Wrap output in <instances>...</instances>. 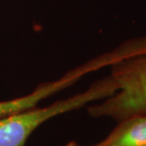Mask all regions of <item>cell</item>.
<instances>
[{
    "label": "cell",
    "mask_w": 146,
    "mask_h": 146,
    "mask_svg": "<svg viewBox=\"0 0 146 146\" xmlns=\"http://www.w3.org/2000/svg\"><path fill=\"white\" fill-rule=\"evenodd\" d=\"M76 81V74L72 71H68L59 79L40 84L30 94L21 98L0 102V119L36 107L42 101L70 87Z\"/></svg>",
    "instance_id": "cell-3"
},
{
    "label": "cell",
    "mask_w": 146,
    "mask_h": 146,
    "mask_svg": "<svg viewBox=\"0 0 146 146\" xmlns=\"http://www.w3.org/2000/svg\"><path fill=\"white\" fill-rule=\"evenodd\" d=\"M65 146H80V145H79L78 144H77L76 141H70V142L68 143V144H67Z\"/></svg>",
    "instance_id": "cell-5"
},
{
    "label": "cell",
    "mask_w": 146,
    "mask_h": 146,
    "mask_svg": "<svg viewBox=\"0 0 146 146\" xmlns=\"http://www.w3.org/2000/svg\"><path fill=\"white\" fill-rule=\"evenodd\" d=\"M117 85L108 76L94 81L82 93L58 100L45 107H33L0 119V146H25L31 134L42 123L57 115L104 100L117 92Z\"/></svg>",
    "instance_id": "cell-1"
},
{
    "label": "cell",
    "mask_w": 146,
    "mask_h": 146,
    "mask_svg": "<svg viewBox=\"0 0 146 146\" xmlns=\"http://www.w3.org/2000/svg\"><path fill=\"white\" fill-rule=\"evenodd\" d=\"M110 76L117 85V92L99 104L88 106V114L94 118L110 117L117 122L146 114V50L112 64Z\"/></svg>",
    "instance_id": "cell-2"
},
{
    "label": "cell",
    "mask_w": 146,
    "mask_h": 146,
    "mask_svg": "<svg viewBox=\"0 0 146 146\" xmlns=\"http://www.w3.org/2000/svg\"><path fill=\"white\" fill-rule=\"evenodd\" d=\"M118 123L105 139L92 146H146V114L133 115Z\"/></svg>",
    "instance_id": "cell-4"
}]
</instances>
